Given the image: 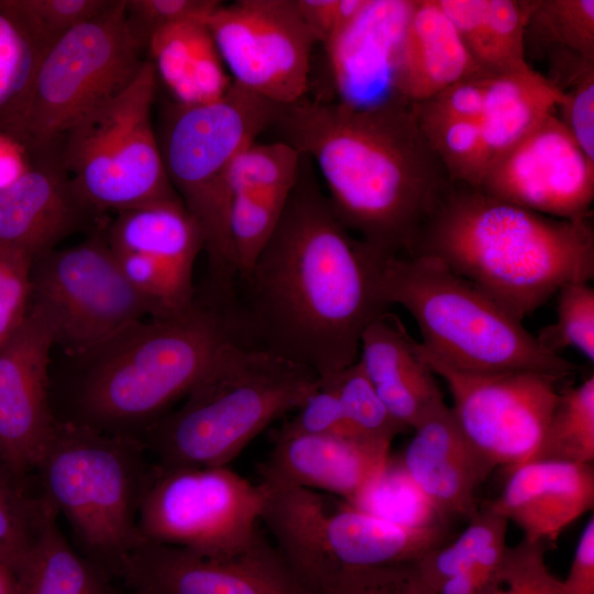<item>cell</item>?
Listing matches in <instances>:
<instances>
[{
	"label": "cell",
	"mask_w": 594,
	"mask_h": 594,
	"mask_svg": "<svg viewBox=\"0 0 594 594\" xmlns=\"http://www.w3.org/2000/svg\"><path fill=\"white\" fill-rule=\"evenodd\" d=\"M301 155L298 180L272 237L239 278L231 308L239 341L326 377L358 361L364 329L386 311L387 256L348 230Z\"/></svg>",
	"instance_id": "1"
},
{
	"label": "cell",
	"mask_w": 594,
	"mask_h": 594,
	"mask_svg": "<svg viewBox=\"0 0 594 594\" xmlns=\"http://www.w3.org/2000/svg\"><path fill=\"white\" fill-rule=\"evenodd\" d=\"M274 129L317 165L343 226L387 256L413 253L454 185L402 100L355 107L304 98L283 107Z\"/></svg>",
	"instance_id": "2"
},
{
	"label": "cell",
	"mask_w": 594,
	"mask_h": 594,
	"mask_svg": "<svg viewBox=\"0 0 594 594\" xmlns=\"http://www.w3.org/2000/svg\"><path fill=\"white\" fill-rule=\"evenodd\" d=\"M410 255L441 261L522 321L594 277L592 216L559 219L454 184Z\"/></svg>",
	"instance_id": "3"
},
{
	"label": "cell",
	"mask_w": 594,
	"mask_h": 594,
	"mask_svg": "<svg viewBox=\"0 0 594 594\" xmlns=\"http://www.w3.org/2000/svg\"><path fill=\"white\" fill-rule=\"evenodd\" d=\"M232 340L239 341L230 312L210 296H197L177 315L131 324L84 359L77 421L114 435L146 430L190 393Z\"/></svg>",
	"instance_id": "4"
},
{
	"label": "cell",
	"mask_w": 594,
	"mask_h": 594,
	"mask_svg": "<svg viewBox=\"0 0 594 594\" xmlns=\"http://www.w3.org/2000/svg\"><path fill=\"white\" fill-rule=\"evenodd\" d=\"M311 369L237 340L223 345L177 410L147 432L158 464L227 466L273 421L319 386Z\"/></svg>",
	"instance_id": "5"
},
{
	"label": "cell",
	"mask_w": 594,
	"mask_h": 594,
	"mask_svg": "<svg viewBox=\"0 0 594 594\" xmlns=\"http://www.w3.org/2000/svg\"><path fill=\"white\" fill-rule=\"evenodd\" d=\"M380 293L387 307L399 305L415 319L427 351L458 370L536 371L562 378L576 370L543 349L520 320L432 256H386Z\"/></svg>",
	"instance_id": "6"
},
{
	"label": "cell",
	"mask_w": 594,
	"mask_h": 594,
	"mask_svg": "<svg viewBox=\"0 0 594 594\" xmlns=\"http://www.w3.org/2000/svg\"><path fill=\"white\" fill-rule=\"evenodd\" d=\"M283 107L232 80L216 101H173L164 110L157 140L165 172L202 231L210 292L222 299L234 296L239 279L229 230V170L241 150L274 128Z\"/></svg>",
	"instance_id": "7"
},
{
	"label": "cell",
	"mask_w": 594,
	"mask_h": 594,
	"mask_svg": "<svg viewBox=\"0 0 594 594\" xmlns=\"http://www.w3.org/2000/svg\"><path fill=\"white\" fill-rule=\"evenodd\" d=\"M145 443L79 421H57L36 466L42 494L72 526L84 554L119 573L144 540L139 508L152 466Z\"/></svg>",
	"instance_id": "8"
},
{
	"label": "cell",
	"mask_w": 594,
	"mask_h": 594,
	"mask_svg": "<svg viewBox=\"0 0 594 594\" xmlns=\"http://www.w3.org/2000/svg\"><path fill=\"white\" fill-rule=\"evenodd\" d=\"M156 78L145 61L125 89L77 120L58 140L61 162L91 213H118L179 197L165 172L151 120Z\"/></svg>",
	"instance_id": "9"
},
{
	"label": "cell",
	"mask_w": 594,
	"mask_h": 594,
	"mask_svg": "<svg viewBox=\"0 0 594 594\" xmlns=\"http://www.w3.org/2000/svg\"><path fill=\"white\" fill-rule=\"evenodd\" d=\"M132 35L124 0L77 25L45 52L26 119L34 152L57 145L81 117L125 89L145 59Z\"/></svg>",
	"instance_id": "10"
},
{
	"label": "cell",
	"mask_w": 594,
	"mask_h": 594,
	"mask_svg": "<svg viewBox=\"0 0 594 594\" xmlns=\"http://www.w3.org/2000/svg\"><path fill=\"white\" fill-rule=\"evenodd\" d=\"M264 506L262 485L227 466H152L139 508L144 540L202 557L248 548Z\"/></svg>",
	"instance_id": "11"
},
{
	"label": "cell",
	"mask_w": 594,
	"mask_h": 594,
	"mask_svg": "<svg viewBox=\"0 0 594 594\" xmlns=\"http://www.w3.org/2000/svg\"><path fill=\"white\" fill-rule=\"evenodd\" d=\"M31 307L45 319L55 345L84 359L152 317L150 304L128 282L100 233L34 262Z\"/></svg>",
	"instance_id": "12"
},
{
	"label": "cell",
	"mask_w": 594,
	"mask_h": 594,
	"mask_svg": "<svg viewBox=\"0 0 594 594\" xmlns=\"http://www.w3.org/2000/svg\"><path fill=\"white\" fill-rule=\"evenodd\" d=\"M419 352L448 386L451 411L469 442L495 468L527 463L538 449L562 377L536 371L458 370L419 342Z\"/></svg>",
	"instance_id": "13"
},
{
	"label": "cell",
	"mask_w": 594,
	"mask_h": 594,
	"mask_svg": "<svg viewBox=\"0 0 594 594\" xmlns=\"http://www.w3.org/2000/svg\"><path fill=\"white\" fill-rule=\"evenodd\" d=\"M205 24L234 82L280 106L306 98L317 42L295 0L221 3Z\"/></svg>",
	"instance_id": "14"
},
{
	"label": "cell",
	"mask_w": 594,
	"mask_h": 594,
	"mask_svg": "<svg viewBox=\"0 0 594 594\" xmlns=\"http://www.w3.org/2000/svg\"><path fill=\"white\" fill-rule=\"evenodd\" d=\"M473 189L546 216L585 218L592 216L594 163L556 112L497 158Z\"/></svg>",
	"instance_id": "15"
},
{
	"label": "cell",
	"mask_w": 594,
	"mask_h": 594,
	"mask_svg": "<svg viewBox=\"0 0 594 594\" xmlns=\"http://www.w3.org/2000/svg\"><path fill=\"white\" fill-rule=\"evenodd\" d=\"M119 576L153 594H309L261 532L244 550L219 558L143 540Z\"/></svg>",
	"instance_id": "16"
},
{
	"label": "cell",
	"mask_w": 594,
	"mask_h": 594,
	"mask_svg": "<svg viewBox=\"0 0 594 594\" xmlns=\"http://www.w3.org/2000/svg\"><path fill=\"white\" fill-rule=\"evenodd\" d=\"M53 333L30 307L20 329L0 346V460L25 476L36 470L57 420L48 403Z\"/></svg>",
	"instance_id": "17"
},
{
	"label": "cell",
	"mask_w": 594,
	"mask_h": 594,
	"mask_svg": "<svg viewBox=\"0 0 594 594\" xmlns=\"http://www.w3.org/2000/svg\"><path fill=\"white\" fill-rule=\"evenodd\" d=\"M414 4L415 0H366L323 44L336 100L372 107L397 99L395 70Z\"/></svg>",
	"instance_id": "18"
},
{
	"label": "cell",
	"mask_w": 594,
	"mask_h": 594,
	"mask_svg": "<svg viewBox=\"0 0 594 594\" xmlns=\"http://www.w3.org/2000/svg\"><path fill=\"white\" fill-rule=\"evenodd\" d=\"M398 460L404 472L441 516L468 520L476 514V493L495 466L465 438L443 402L415 428Z\"/></svg>",
	"instance_id": "19"
},
{
	"label": "cell",
	"mask_w": 594,
	"mask_h": 594,
	"mask_svg": "<svg viewBox=\"0 0 594 594\" xmlns=\"http://www.w3.org/2000/svg\"><path fill=\"white\" fill-rule=\"evenodd\" d=\"M391 443L354 436L306 435L283 428L260 465L262 480L326 491L351 502L387 466Z\"/></svg>",
	"instance_id": "20"
},
{
	"label": "cell",
	"mask_w": 594,
	"mask_h": 594,
	"mask_svg": "<svg viewBox=\"0 0 594 594\" xmlns=\"http://www.w3.org/2000/svg\"><path fill=\"white\" fill-rule=\"evenodd\" d=\"M89 215L61 162L57 144L36 153L33 165L0 189V243L36 261Z\"/></svg>",
	"instance_id": "21"
},
{
	"label": "cell",
	"mask_w": 594,
	"mask_h": 594,
	"mask_svg": "<svg viewBox=\"0 0 594 594\" xmlns=\"http://www.w3.org/2000/svg\"><path fill=\"white\" fill-rule=\"evenodd\" d=\"M508 472L501 495L485 506L513 521L526 539L556 542L594 508L593 463L534 461Z\"/></svg>",
	"instance_id": "22"
},
{
	"label": "cell",
	"mask_w": 594,
	"mask_h": 594,
	"mask_svg": "<svg viewBox=\"0 0 594 594\" xmlns=\"http://www.w3.org/2000/svg\"><path fill=\"white\" fill-rule=\"evenodd\" d=\"M358 361L391 416L406 430L444 402L419 342L387 311L364 329Z\"/></svg>",
	"instance_id": "23"
},
{
	"label": "cell",
	"mask_w": 594,
	"mask_h": 594,
	"mask_svg": "<svg viewBox=\"0 0 594 594\" xmlns=\"http://www.w3.org/2000/svg\"><path fill=\"white\" fill-rule=\"evenodd\" d=\"M442 526L396 524L350 504L326 510L320 526L322 576L317 594L343 569L414 562L441 546Z\"/></svg>",
	"instance_id": "24"
},
{
	"label": "cell",
	"mask_w": 594,
	"mask_h": 594,
	"mask_svg": "<svg viewBox=\"0 0 594 594\" xmlns=\"http://www.w3.org/2000/svg\"><path fill=\"white\" fill-rule=\"evenodd\" d=\"M484 74L438 0H415L399 48L395 97L418 105L462 79Z\"/></svg>",
	"instance_id": "25"
},
{
	"label": "cell",
	"mask_w": 594,
	"mask_h": 594,
	"mask_svg": "<svg viewBox=\"0 0 594 594\" xmlns=\"http://www.w3.org/2000/svg\"><path fill=\"white\" fill-rule=\"evenodd\" d=\"M561 100L562 91L529 65L491 75L479 120L483 175L497 158L556 113Z\"/></svg>",
	"instance_id": "26"
},
{
	"label": "cell",
	"mask_w": 594,
	"mask_h": 594,
	"mask_svg": "<svg viewBox=\"0 0 594 594\" xmlns=\"http://www.w3.org/2000/svg\"><path fill=\"white\" fill-rule=\"evenodd\" d=\"M106 239L113 251L148 255L193 274L204 249L202 231L179 197L141 205L117 213Z\"/></svg>",
	"instance_id": "27"
},
{
	"label": "cell",
	"mask_w": 594,
	"mask_h": 594,
	"mask_svg": "<svg viewBox=\"0 0 594 594\" xmlns=\"http://www.w3.org/2000/svg\"><path fill=\"white\" fill-rule=\"evenodd\" d=\"M57 515L46 499L37 536L16 573V594H114L111 575L75 551Z\"/></svg>",
	"instance_id": "28"
},
{
	"label": "cell",
	"mask_w": 594,
	"mask_h": 594,
	"mask_svg": "<svg viewBox=\"0 0 594 594\" xmlns=\"http://www.w3.org/2000/svg\"><path fill=\"white\" fill-rule=\"evenodd\" d=\"M48 47L15 0H0V132L28 143L34 81Z\"/></svg>",
	"instance_id": "29"
},
{
	"label": "cell",
	"mask_w": 594,
	"mask_h": 594,
	"mask_svg": "<svg viewBox=\"0 0 594 594\" xmlns=\"http://www.w3.org/2000/svg\"><path fill=\"white\" fill-rule=\"evenodd\" d=\"M534 1L476 0L454 18L455 30L476 64L491 75L528 66L526 30Z\"/></svg>",
	"instance_id": "30"
},
{
	"label": "cell",
	"mask_w": 594,
	"mask_h": 594,
	"mask_svg": "<svg viewBox=\"0 0 594 594\" xmlns=\"http://www.w3.org/2000/svg\"><path fill=\"white\" fill-rule=\"evenodd\" d=\"M468 521V527L452 542L415 561L419 573L435 591L458 575L494 578L496 574L507 546V519L484 505Z\"/></svg>",
	"instance_id": "31"
},
{
	"label": "cell",
	"mask_w": 594,
	"mask_h": 594,
	"mask_svg": "<svg viewBox=\"0 0 594 594\" xmlns=\"http://www.w3.org/2000/svg\"><path fill=\"white\" fill-rule=\"evenodd\" d=\"M534 461L593 463V374L578 386L560 391L542 440L528 462Z\"/></svg>",
	"instance_id": "32"
},
{
	"label": "cell",
	"mask_w": 594,
	"mask_h": 594,
	"mask_svg": "<svg viewBox=\"0 0 594 594\" xmlns=\"http://www.w3.org/2000/svg\"><path fill=\"white\" fill-rule=\"evenodd\" d=\"M301 155L288 143L248 144L231 164L230 195L289 197L300 173Z\"/></svg>",
	"instance_id": "33"
},
{
	"label": "cell",
	"mask_w": 594,
	"mask_h": 594,
	"mask_svg": "<svg viewBox=\"0 0 594 594\" xmlns=\"http://www.w3.org/2000/svg\"><path fill=\"white\" fill-rule=\"evenodd\" d=\"M24 476L0 460V562L18 573L37 536L46 499L32 496Z\"/></svg>",
	"instance_id": "34"
},
{
	"label": "cell",
	"mask_w": 594,
	"mask_h": 594,
	"mask_svg": "<svg viewBox=\"0 0 594 594\" xmlns=\"http://www.w3.org/2000/svg\"><path fill=\"white\" fill-rule=\"evenodd\" d=\"M413 110L451 182L476 188L483 175V144L479 121L427 114L414 107Z\"/></svg>",
	"instance_id": "35"
},
{
	"label": "cell",
	"mask_w": 594,
	"mask_h": 594,
	"mask_svg": "<svg viewBox=\"0 0 594 594\" xmlns=\"http://www.w3.org/2000/svg\"><path fill=\"white\" fill-rule=\"evenodd\" d=\"M348 504L400 525L442 526L441 516L414 485L398 461L389 460L381 475Z\"/></svg>",
	"instance_id": "36"
},
{
	"label": "cell",
	"mask_w": 594,
	"mask_h": 594,
	"mask_svg": "<svg viewBox=\"0 0 594 594\" xmlns=\"http://www.w3.org/2000/svg\"><path fill=\"white\" fill-rule=\"evenodd\" d=\"M207 32L205 22L184 21L158 30L147 43L148 61L156 77L162 79L176 103L196 105L191 74Z\"/></svg>",
	"instance_id": "37"
},
{
	"label": "cell",
	"mask_w": 594,
	"mask_h": 594,
	"mask_svg": "<svg viewBox=\"0 0 594 594\" xmlns=\"http://www.w3.org/2000/svg\"><path fill=\"white\" fill-rule=\"evenodd\" d=\"M528 31L551 51L594 61V0L534 1Z\"/></svg>",
	"instance_id": "38"
},
{
	"label": "cell",
	"mask_w": 594,
	"mask_h": 594,
	"mask_svg": "<svg viewBox=\"0 0 594 594\" xmlns=\"http://www.w3.org/2000/svg\"><path fill=\"white\" fill-rule=\"evenodd\" d=\"M321 378L333 384L353 436L392 443L406 431L391 416L359 361Z\"/></svg>",
	"instance_id": "39"
},
{
	"label": "cell",
	"mask_w": 594,
	"mask_h": 594,
	"mask_svg": "<svg viewBox=\"0 0 594 594\" xmlns=\"http://www.w3.org/2000/svg\"><path fill=\"white\" fill-rule=\"evenodd\" d=\"M557 321L542 328L536 337L539 344L556 354L575 348L594 361V289L588 283L564 285L557 293Z\"/></svg>",
	"instance_id": "40"
},
{
	"label": "cell",
	"mask_w": 594,
	"mask_h": 594,
	"mask_svg": "<svg viewBox=\"0 0 594 594\" xmlns=\"http://www.w3.org/2000/svg\"><path fill=\"white\" fill-rule=\"evenodd\" d=\"M547 544L522 538L506 546L488 594H560V579L546 563Z\"/></svg>",
	"instance_id": "41"
},
{
	"label": "cell",
	"mask_w": 594,
	"mask_h": 594,
	"mask_svg": "<svg viewBox=\"0 0 594 594\" xmlns=\"http://www.w3.org/2000/svg\"><path fill=\"white\" fill-rule=\"evenodd\" d=\"M552 81L562 91L558 117L594 163V61H581Z\"/></svg>",
	"instance_id": "42"
},
{
	"label": "cell",
	"mask_w": 594,
	"mask_h": 594,
	"mask_svg": "<svg viewBox=\"0 0 594 594\" xmlns=\"http://www.w3.org/2000/svg\"><path fill=\"white\" fill-rule=\"evenodd\" d=\"M320 594H438L414 562L339 571Z\"/></svg>",
	"instance_id": "43"
},
{
	"label": "cell",
	"mask_w": 594,
	"mask_h": 594,
	"mask_svg": "<svg viewBox=\"0 0 594 594\" xmlns=\"http://www.w3.org/2000/svg\"><path fill=\"white\" fill-rule=\"evenodd\" d=\"M34 262L25 252L0 243V346L28 317Z\"/></svg>",
	"instance_id": "44"
},
{
	"label": "cell",
	"mask_w": 594,
	"mask_h": 594,
	"mask_svg": "<svg viewBox=\"0 0 594 594\" xmlns=\"http://www.w3.org/2000/svg\"><path fill=\"white\" fill-rule=\"evenodd\" d=\"M217 0H124L128 26L146 48L158 30L184 21L205 20L221 4Z\"/></svg>",
	"instance_id": "45"
},
{
	"label": "cell",
	"mask_w": 594,
	"mask_h": 594,
	"mask_svg": "<svg viewBox=\"0 0 594 594\" xmlns=\"http://www.w3.org/2000/svg\"><path fill=\"white\" fill-rule=\"evenodd\" d=\"M38 34L50 44L77 25L108 10L116 0H15Z\"/></svg>",
	"instance_id": "46"
},
{
	"label": "cell",
	"mask_w": 594,
	"mask_h": 594,
	"mask_svg": "<svg viewBox=\"0 0 594 594\" xmlns=\"http://www.w3.org/2000/svg\"><path fill=\"white\" fill-rule=\"evenodd\" d=\"M296 410L292 420L280 428L306 435L353 436L338 393L328 378H320L319 386Z\"/></svg>",
	"instance_id": "47"
},
{
	"label": "cell",
	"mask_w": 594,
	"mask_h": 594,
	"mask_svg": "<svg viewBox=\"0 0 594 594\" xmlns=\"http://www.w3.org/2000/svg\"><path fill=\"white\" fill-rule=\"evenodd\" d=\"M491 74L462 79L431 99L411 105L417 111L454 119L479 121Z\"/></svg>",
	"instance_id": "48"
},
{
	"label": "cell",
	"mask_w": 594,
	"mask_h": 594,
	"mask_svg": "<svg viewBox=\"0 0 594 594\" xmlns=\"http://www.w3.org/2000/svg\"><path fill=\"white\" fill-rule=\"evenodd\" d=\"M317 43L322 45L345 25L366 0H295Z\"/></svg>",
	"instance_id": "49"
},
{
	"label": "cell",
	"mask_w": 594,
	"mask_h": 594,
	"mask_svg": "<svg viewBox=\"0 0 594 594\" xmlns=\"http://www.w3.org/2000/svg\"><path fill=\"white\" fill-rule=\"evenodd\" d=\"M560 594H594V517L585 524Z\"/></svg>",
	"instance_id": "50"
},
{
	"label": "cell",
	"mask_w": 594,
	"mask_h": 594,
	"mask_svg": "<svg viewBox=\"0 0 594 594\" xmlns=\"http://www.w3.org/2000/svg\"><path fill=\"white\" fill-rule=\"evenodd\" d=\"M35 156L26 141L0 132V189L23 175L33 165Z\"/></svg>",
	"instance_id": "51"
},
{
	"label": "cell",
	"mask_w": 594,
	"mask_h": 594,
	"mask_svg": "<svg viewBox=\"0 0 594 594\" xmlns=\"http://www.w3.org/2000/svg\"><path fill=\"white\" fill-rule=\"evenodd\" d=\"M18 576L14 570L0 562V594H16Z\"/></svg>",
	"instance_id": "52"
},
{
	"label": "cell",
	"mask_w": 594,
	"mask_h": 594,
	"mask_svg": "<svg viewBox=\"0 0 594 594\" xmlns=\"http://www.w3.org/2000/svg\"><path fill=\"white\" fill-rule=\"evenodd\" d=\"M114 594H153V593H151L148 591H145V590L133 588V591L128 592V593L117 591Z\"/></svg>",
	"instance_id": "53"
}]
</instances>
